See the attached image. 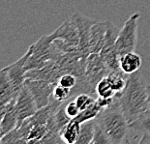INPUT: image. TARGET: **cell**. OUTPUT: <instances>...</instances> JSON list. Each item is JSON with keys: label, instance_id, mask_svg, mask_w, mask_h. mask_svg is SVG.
<instances>
[{"label": "cell", "instance_id": "1", "mask_svg": "<svg viewBox=\"0 0 150 144\" xmlns=\"http://www.w3.org/2000/svg\"><path fill=\"white\" fill-rule=\"evenodd\" d=\"M115 97L119 101L121 109L129 124L150 109L147 85L140 72L128 75L125 88Z\"/></svg>", "mask_w": 150, "mask_h": 144}, {"label": "cell", "instance_id": "6", "mask_svg": "<svg viewBox=\"0 0 150 144\" xmlns=\"http://www.w3.org/2000/svg\"><path fill=\"white\" fill-rule=\"evenodd\" d=\"M119 30L112 22L108 21V29L105 38L104 47L100 52V55L103 61L106 64L107 68L110 72L120 71V64H119V55L116 52L115 42L117 39Z\"/></svg>", "mask_w": 150, "mask_h": 144}, {"label": "cell", "instance_id": "11", "mask_svg": "<svg viewBox=\"0 0 150 144\" xmlns=\"http://www.w3.org/2000/svg\"><path fill=\"white\" fill-rule=\"evenodd\" d=\"M15 107L18 119L17 127L20 126L25 119L31 117L32 115H34L37 112L38 107L36 102H35V99L25 84L17 97Z\"/></svg>", "mask_w": 150, "mask_h": 144}, {"label": "cell", "instance_id": "3", "mask_svg": "<svg viewBox=\"0 0 150 144\" xmlns=\"http://www.w3.org/2000/svg\"><path fill=\"white\" fill-rule=\"evenodd\" d=\"M52 35H47L43 36L38 40L36 43L33 44V50L30 54L29 58L25 63V70H35L40 69L46 65V64L54 60L60 54V50L55 47L53 44Z\"/></svg>", "mask_w": 150, "mask_h": 144}, {"label": "cell", "instance_id": "4", "mask_svg": "<svg viewBox=\"0 0 150 144\" xmlns=\"http://www.w3.org/2000/svg\"><path fill=\"white\" fill-rule=\"evenodd\" d=\"M139 13H135L126 20L123 27L119 30L115 42L117 54L121 57L129 52H135L138 42V29Z\"/></svg>", "mask_w": 150, "mask_h": 144}, {"label": "cell", "instance_id": "10", "mask_svg": "<svg viewBox=\"0 0 150 144\" xmlns=\"http://www.w3.org/2000/svg\"><path fill=\"white\" fill-rule=\"evenodd\" d=\"M71 20L76 24V26L79 30V50L84 58H87L88 55L90 54L89 39H90L91 27L97 20L85 17V16H83L79 12H76L72 16Z\"/></svg>", "mask_w": 150, "mask_h": 144}, {"label": "cell", "instance_id": "18", "mask_svg": "<svg viewBox=\"0 0 150 144\" xmlns=\"http://www.w3.org/2000/svg\"><path fill=\"white\" fill-rule=\"evenodd\" d=\"M95 133V119L81 123L76 144H91Z\"/></svg>", "mask_w": 150, "mask_h": 144}, {"label": "cell", "instance_id": "31", "mask_svg": "<svg viewBox=\"0 0 150 144\" xmlns=\"http://www.w3.org/2000/svg\"><path fill=\"white\" fill-rule=\"evenodd\" d=\"M147 92H148V102H149V107H150V85H147Z\"/></svg>", "mask_w": 150, "mask_h": 144}, {"label": "cell", "instance_id": "23", "mask_svg": "<svg viewBox=\"0 0 150 144\" xmlns=\"http://www.w3.org/2000/svg\"><path fill=\"white\" fill-rule=\"evenodd\" d=\"M65 104L66 101L63 102L58 107V108L56 109L55 113H54V119H55V123L57 125V128L59 129V131L64 128L67 124H68L72 119L68 116V114L65 111Z\"/></svg>", "mask_w": 150, "mask_h": 144}, {"label": "cell", "instance_id": "12", "mask_svg": "<svg viewBox=\"0 0 150 144\" xmlns=\"http://www.w3.org/2000/svg\"><path fill=\"white\" fill-rule=\"evenodd\" d=\"M64 73V71L55 60H50L43 68L27 71L25 78L31 79H42V80H47L57 84L59 78Z\"/></svg>", "mask_w": 150, "mask_h": 144}, {"label": "cell", "instance_id": "27", "mask_svg": "<svg viewBox=\"0 0 150 144\" xmlns=\"http://www.w3.org/2000/svg\"><path fill=\"white\" fill-rule=\"evenodd\" d=\"M78 81H79L78 76H76L75 75H73V73H64V75L59 78V80L57 83L64 86V87L73 89L78 84Z\"/></svg>", "mask_w": 150, "mask_h": 144}, {"label": "cell", "instance_id": "15", "mask_svg": "<svg viewBox=\"0 0 150 144\" xmlns=\"http://www.w3.org/2000/svg\"><path fill=\"white\" fill-rule=\"evenodd\" d=\"M14 86L6 75V73L1 70L0 72V107H5L12 100L18 97Z\"/></svg>", "mask_w": 150, "mask_h": 144}, {"label": "cell", "instance_id": "21", "mask_svg": "<svg viewBox=\"0 0 150 144\" xmlns=\"http://www.w3.org/2000/svg\"><path fill=\"white\" fill-rule=\"evenodd\" d=\"M129 127L142 133H150V109L143 113L139 119L129 124Z\"/></svg>", "mask_w": 150, "mask_h": 144}, {"label": "cell", "instance_id": "5", "mask_svg": "<svg viewBox=\"0 0 150 144\" xmlns=\"http://www.w3.org/2000/svg\"><path fill=\"white\" fill-rule=\"evenodd\" d=\"M52 35L53 37V44L60 52H69L79 49V30L72 20L63 22Z\"/></svg>", "mask_w": 150, "mask_h": 144}, {"label": "cell", "instance_id": "9", "mask_svg": "<svg viewBox=\"0 0 150 144\" xmlns=\"http://www.w3.org/2000/svg\"><path fill=\"white\" fill-rule=\"evenodd\" d=\"M110 73L100 53H90L86 58L84 76L92 87L96 89L98 82Z\"/></svg>", "mask_w": 150, "mask_h": 144}, {"label": "cell", "instance_id": "13", "mask_svg": "<svg viewBox=\"0 0 150 144\" xmlns=\"http://www.w3.org/2000/svg\"><path fill=\"white\" fill-rule=\"evenodd\" d=\"M16 100L17 98L12 100L5 107H0V137L5 136L10 131L14 130L18 126V114L16 111Z\"/></svg>", "mask_w": 150, "mask_h": 144}, {"label": "cell", "instance_id": "28", "mask_svg": "<svg viewBox=\"0 0 150 144\" xmlns=\"http://www.w3.org/2000/svg\"><path fill=\"white\" fill-rule=\"evenodd\" d=\"M104 143H110V141H108V137L106 136V133H104L103 129H102L101 126L96 121V119H95V133L91 144H104Z\"/></svg>", "mask_w": 150, "mask_h": 144}, {"label": "cell", "instance_id": "8", "mask_svg": "<svg viewBox=\"0 0 150 144\" xmlns=\"http://www.w3.org/2000/svg\"><path fill=\"white\" fill-rule=\"evenodd\" d=\"M25 85L33 95L38 109H40L50 104L56 83L42 80V79L26 78Z\"/></svg>", "mask_w": 150, "mask_h": 144}, {"label": "cell", "instance_id": "7", "mask_svg": "<svg viewBox=\"0 0 150 144\" xmlns=\"http://www.w3.org/2000/svg\"><path fill=\"white\" fill-rule=\"evenodd\" d=\"M33 50V44H31L29 49H27V52H25L24 55H22L18 61L11 64L7 67H5L4 69H2L3 71L6 73V75L12 82L13 86L16 93L18 95L21 89L23 88L25 84V75H26V70H25V63H26L27 59L29 58L30 54L32 53Z\"/></svg>", "mask_w": 150, "mask_h": 144}, {"label": "cell", "instance_id": "14", "mask_svg": "<svg viewBox=\"0 0 150 144\" xmlns=\"http://www.w3.org/2000/svg\"><path fill=\"white\" fill-rule=\"evenodd\" d=\"M108 21H96L92 25L89 39L90 53H100L104 47Z\"/></svg>", "mask_w": 150, "mask_h": 144}, {"label": "cell", "instance_id": "25", "mask_svg": "<svg viewBox=\"0 0 150 144\" xmlns=\"http://www.w3.org/2000/svg\"><path fill=\"white\" fill-rule=\"evenodd\" d=\"M71 91H72V89L64 87V86L57 83L53 89V93H52V97L54 100H56L58 102H65L67 100H69L70 98H72Z\"/></svg>", "mask_w": 150, "mask_h": 144}, {"label": "cell", "instance_id": "22", "mask_svg": "<svg viewBox=\"0 0 150 144\" xmlns=\"http://www.w3.org/2000/svg\"><path fill=\"white\" fill-rule=\"evenodd\" d=\"M96 93L99 97L105 98H111L116 96V92L113 90L112 86L108 81L107 76L98 82V84L96 85Z\"/></svg>", "mask_w": 150, "mask_h": 144}, {"label": "cell", "instance_id": "17", "mask_svg": "<svg viewBox=\"0 0 150 144\" xmlns=\"http://www.w3.org/2000/svg\"><path fill=\"white\" fill-rule=\"evenodd\" d=\"M81 123H79L74 118L64 128H62L60 130V136L63 141L68 144L76 143L79 131H81Z\"/></svg>", "mask_w": 150, "mask_h": 144}, {"label": "cell", "instance_id": "2", "mask_svg": "<svg viewBox=\"0 0 150 144\" xmlns=\"http://www.w3.org/2000/svg\"><path fill=\"white\" fill-rule=\"evenodd\" d=\"M95 119L106 133L110 143H123L129 129V123L124 116L116 97L113 104L102 110Z\"/></svg>", "mask_w": 150, "mask_h": 144}, {"label": "cell", "instance_id": "20", "mask_svg": "<svg viewBox=\"0 0 150 144\" xmlns=\"http://www.w3.org/2000/svg\"><path fill=\"white\" fill-rule=\"evenodd\" d=\"M102 110H103V108L100 107V104L95 100L93 104H91L88 107H86L85 109L81 110L75 119L76 121H79V123H83V122H86V121L95 119V118L100 114Z\"/></svg>", "mask_w": 150, "mask_h": 144}, {"label": "cell", "instance_id": "30", "mask_svg": "<svg viewBox=\"0 0 150 144\" xmlns=\"http://www.w3.org/2000/svg\"><path fill=\"white\" fill-rule=\"evenodd\" d=\"M140 144H150V133H143L142 137L139 141Z\"/></svg>", "mask_w": 150, "mask_h": 144}, {"label": "cell", "instance_id": "26", "mask_svg": "<svg viewBox=\"0 0 150 144\" xmlns=\"http://www.w3.org/2000/svg\"><path fill=\"white\" fill-rule=\"evenodd\" d=\"M75 102L78 107L79 108V110H83L86 107H88L91 104H93L95 102L94 97H92L91 94L89 93H79V94L75 96Z\"/></svg>", "mask_w": 150, "mask_h": 144}, {"label": "cell", "instance_id": "24", "mask_svg": "<svg viewBox=\"0 0 150 144\" xmlns=\"http://www.w3.org/2000/svg\"><path fill=\"white\" fill-rule=\"evenodd\" d=\"M1 144H17V143H25V140L22 137L18 128H15L14 130L10 131L5 136H3L0 139Z\"/></svg>", "mask_w": 150, "mask_h": 144}, {"label": "cell", "instance_id": "29", "mask_svg": "<svg viewBox=\"0 0 150 144\" xmlns=\"http://www.w3.org/2000/svg\"><path fill=\"white\" fill-rule=\"evenodd\" d=\"M65 111H66V113L68 114V116L71 118V119H74V118H76L79 115V113L81 112V110H79V108L78 107V105H76L75 100L70 101V99L66 101Z\"/></svg>", "mask_w": 150, "mask_h": 144}, {"label": "cell", "instance_id": "19", "mask_svg": "<svg viewBox=\"0 0 150 144\" xmlns=\"http://www.w3.org/2000/svg\"><path fill=\"white\" fill-rule=\"evenodd\" d=\"M127 78H128V75L123 73L121 70L116 72H110L107 76V78L108 79L111 86H112L113 90L116 92V95L125 88L127 83Z\"/></svg>", "mask_w": 150, "mask_h": 144}, {"label": "cell", "instance_id": "16", "mask_svg": "<svg viewBox=\"0 0 150 144\" xmlns=\"http://www.w3.org/2000/svg\"><path fill=\"white\" fill-rule=\"evenodd\" d=\"M120 69L126 75H131L136 72H139L142 66V58L135 52H129L122 55L119 58Z\"/></svg>", "mask_w": 150, "mask_h": 144}]
</instances>
